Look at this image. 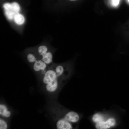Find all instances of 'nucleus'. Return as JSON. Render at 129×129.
<instances>
[{
  "mask_svg": "<svg viewBox=\"0 0 129 129\" xmlns=\"http://www.w3.org/2000/svg\"><path fill=\"white\" fill-rule=\"evenodd\" d=\"M57 76L55 70L50 69L46 71L44 75L43 79V82L45 84H49L52 81L57 79Z\"/></svg>",
  "mask_w": 129,
  "mask_h": 129,
  "instance_id": "obj_1",
  "label": "nucleus"
},
{
  "mask_svg": "<svg viewBox=\"0 0 129 129\" xmlns=\"http://www.w3.org/2000/svg\"><path fill=\"white\" fill-rule=\"evenodd\" d=\"M64 118L70 123H76L79 120V115L75 112L70 111L64 115Z\"/></svg>",
  "mask_w": 129,
  "mask_h": 129,
  "instance_id": "obj_2",
  "label": "nucleus"
},
{
  "mask_svg": "<svg viewBox=\"0 0 129 129\" xmlns=\"http://www.w3.org/2000/svg\"><path fill=\"white\" fill-rule=\"evenodd\" d=\"M56 128L57 129H72L73 128L70 122L65 120L64 118L58 120L56 123Z\"/></svg>",
  "mask_w": 129,
  "mask_h": 129,
  "instance_id": "obj_3",
  "label": "nucleus"
},
{
  "mask_svg": "<svg viewBox=\"0 0 129 129\" xmlns=\"http://www.w3.org/2000/svg\"><path fill=\"white\" fill-rule=\"evenodd\" d=\"M58 86V82L57 79L52 81L50 83L46 84V89L48 92H53L57 90Z\"/></svg>",
  "mask_w": 129,
  "mask_h": 129,
  "instance_id": "obj_4",
  "label": "nucleus"
},
{
  "mask_svg": "<svg viewBox=\"0 0 129 129\" xmlns=\"http://www.w3.org/2000/svg\"><path fill=\"white\" fill-rule=\"evenodd\" d=\"M47 65L46 63L42 60L36 61L33 66L34 70L36 72H39L40 71L45 70L46 69Z\"/></svg>",
  "mask_w": 129,
  "mask_h": 129,
  "instance_id": "obj_5",
  "label": "nucleus"
},
{
  "mask_svg": "<svg viewBox=\"0 0 129 129\" xmlns=\"http://www.w3.org/2000/svg\"><path fill=\"white\" fill-rule=\"evenodd\" d=\"M0 115L6 118L9 117L11 116V112L8 111L6 106L4 104L0 105Z\"/></svg>",
  "mask_w": 129,
  "mask_h": 129,
  "instance_id": "obj_6",
  "label": "nucleus"
},
{
  "mask_svg": "<svg viewBox=\"0 0 129 129\" xmlns=\"http://www.w3.org/2000/svg\"><path fill=\"white\" fill-rule=\"evenodd\" d=\"M42 61L46 64H50L52 61V55L50 52H46L42 55Z\"/></svg>",
  "mask_w": 129,
  "mask_h": 129,
  "instance_id": "obj_7",
  "label": "nucleus"
},
{
  "mask_svg": "<svg viewBox=\"0 0 129 129\" xmlns=\"http://www.w3.org/2000/svg\"><path fill=\"white\" fill-rule=\"evenodd\" d=\"M111 127L107 120L98 122L96 124V128L97 129H108Z\"/></svg>",
  "mask_w": 129,
  "mask_h": 129,
  "instance_id": "obj_8",
  "label": "nucleus"
},
{
  "mask_svg": "<svg viewBox=\"0 0 129 129\" xmlns=\"http://www.w3.org/2000/svg\"><path fill=\"white\" fill-rule=\"evenodd\" d=\"M15 22L18 25L23 24L25 22V19L23 16L21 14L17 13L16 14L14 18Z\"/></svg>",
  "mask_w": 129,
  "mask_h": 129,
  "instance_id": "obj_9",
  "label": "nucleus"
},
{
  "mask_svg": "<svg viewBox=\"0 0 129 129\" xmlns=\"http://www.w3.org/2000/svg\"><path fill=\"white\" fill-rule=\"evenodd\" d=\"M5 14L8 19L11 20L14 18L16 14L17 13H16V12L14 11L12 9H11L9 10H5Z\"/></svg>",
  "mask_w": 129,
  "mask_h": 129,
  "instance_id": "obj_10",
  "label": "nucleus"
},
{
  "mask_svg": "<svg viewBox=\"0 0 129 129\" xmlns=\"http://www.w3.org/2000/svg\"><path fill=\"white\" fill-rule=\"evenodd\" d=\"M92 120L93 122L96 123L102 122L104 120V116L101 114H95L92 117Z\"/></svg>",
  "mask_w": 129,
  "mask_h": 129,
  "instance_id": "obj_11",
  "label": "nucleus"
},
{
  "mask_svg": "<svg viewBox=\"0 0 129 129\" xmlns=\"http://www.w3.org/2000/svg\"><path fill=\"white\" fill-rule=\"evenodd\" d=\"M55 71L57 75V77H60L64 73V69L62 66L58 65L56 68Z\"/></svg>",
  "mask_w": 129,
  "mask_h": 129,
  "instance_id": "obj_12",
  "label": "nucleus"
},
{
  "mask_svg": "<svg viewBox=\"0 0 129 129\" xmlns=\"http://www.w3.org/2000/svg\"><path fill=\"white\" fill-rule=\"evenodd\" d=\"M12 9L14 11L16 12V13H19L20 10V7L18 3L16 2H13L11 4Z\"/></svg>",
  "mask_w": 129,
  "mask_h": 129,
  "instance_id": "obj_13",
  "label": "nucleus"
},
{
  "mask_svg": "<svg viewBox=\"0 0 129 129\" xmlns=\"http://www.w3.org/2000/svg\"><path fill=\"white\" fill-rule=\"evenodd\" d=\"M47 50L48 49L46 46H41L39 47L38 52L40 55L42 56L46 53Z\"/></svg>",
  "mask_w": 129,
  "mask_h": 129,
  "instance_id": "obj_14",
  "label": "nucleus"
},
{
  "mask_svg": "<svg viewBox=\"0 0 129 129\" xmlns=\"http://www.w3.org/2000/svg\"><path fill=\"white\" fill-rule=\"evenodd\" d=\"M8 128L7 123L5 120L1 119H0V129H7Z\"/></svg>",
  "mask_w": 129,
  "mask_h": 129,
  "instance_id": "obj_15",
  "label": "nucleus"
},
{
  "mask_svg": "<svg viewBox=\"0 0 129 129\" xmlns=\"http://www.w3.org/2000/svg\"><path fill=\"white\" fill-rule=\"evenodd\" d=\"M27 59L29 62L33 63L35 62L36 61V58L32 54H29L27 56Z\"/></svg>",
  "mask_w": 129,
  "mask_h": 129,
  "instance_id": "obj_16",
  "label": "nucleus"
},
{
  "mask_svg": "<svg viewBox=\"0 0 129 129\" xmlns=\"http://www.w3.org/2000/svg\"><path fill=\"white\" fill-rule=\"evenodd\" d=\"M107 120L111 127H114L116 124V120L114 118H110Z\"/></svg>",
  "mask_w": 129,
  "mask_h": 129,
  "instance_id": "obj_17",
  "label": "nucleus"
},
{
  "mask_svg": "<svg viewBox=\"0 0 129 129\" xmlns=\"http://www.w3.org/2000/svg\"><path fill=\"white\" fill-rule=\"evenodd\" d=\"M5 10H9L12 9V5L9 3H6L3 5Z\"/></svg>",
  "mask_w": 129,
  "mask_h": 129,
  "instance_id": "obj_18",
  "label": "nucleus"
},
{
  "mask_svg": "<svg viewBox=\"0 0 129 129\" xmlns=\"http://www.w3.org/2000/svg\"><path fill=\"white\" fill-rule=\"evenodd\" d=\"M120 0H112V5L114 6H117L119 5Z\"/></svg>",
  "mask_w": 129,
  "mask_h": 129,
  "instance_id": "obj_19",
  "label": "nucleus"
},
{
  "mask_svg": "<svg viewBox=\"0 0 129 129\" xmlns=\"http://www.w3.org/2000/svg\"><path fill=\"white\" fill-rule=\"evenodd\" d=\"M46 71H45V70H42V71H41V73L43 75H45V74L46 73Z\"/></svg>",
  "mask_w": 129,
  "mask_h": 129,
  "instance_id": "obj_20",
  "label": "nucleus"
},
{
  "mask_svg": "<svg viewBox=\"0 0 129 129\" xmlns=\"http://www.w3.org/2000/svg\"><path fill=\"white\" fill-rule=\"evenodd\" d=\"M70 1H77V0H70Z\"/></svg>",
  "mask_w": 129,
  "mask_h": 129,
  "instance_id": "obj_21",
  "label": "nucleus"
},
{
  "mask_svg": "<svg viewBox=\"0 0 129 129\" xmlns=\"http://www.w3.org/2000/svg\"><path fill=\"white\" fill-rule=\"evenodd\" d=\"M128 1L129 2V0H128Z\"/></svg>",
  "mask_w": 129,
  "mask_h": 129,
  "instance_id": "obj_22",
  "label": "nucleus"
}]
</instances>
